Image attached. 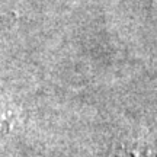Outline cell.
<instances>
[{"instance_id": "obj_1", "label": "cell", "mask_w": 157, "mask_h": 157, "mask_svg": "<svg viewBox=\"0 0 157 157\" xmlns=\"http://www.w3.org/2000/svg\"><path fill=\"white\" fill-rule=\"evenodd\" d=\"M121 157H157V151L146 141L134 140L124 146Z\"/></svg>"}, {"instance_id": "obj_2", "label": "cell", "mask_w": 157, "mask_h": 157, "mask_svg": "<svg viewBox=\"0 0 157 157\" xmlns=\"http://www.w3.org/2000/svg\"><path fill=\"white\" fill-rule=\"evenodd\" d=\"M16 124V113L9 102L0 99V132H9Z\"/></svg>"}]
</instances>
